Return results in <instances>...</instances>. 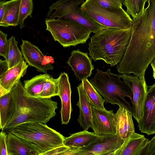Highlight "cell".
I'll return each instance as SVG.
<instances>
[{"mask_svg": "<svg viewBox=\"0 0 155 155\" xmlns=\"http://www.w3.org/2000/svg\"><path fill=\"white\" fill-rule=\"evenodd\" d=\"M15 105V113L4 130L8 132L21 124H46L56 115L57 102L51 98L35 97L27 94L20 80L12 89Z\"/></svg>", "mask_w": 155, "mask_h": 155, "instance_id": "1", "label": "cell"}, {"mask_svg": "<svg viewBox=\"0 0 155 155\" xmlns=\"http://www.w3.org/2000/svg\"><path fill=\"white\" fill-rule=\"evenodd\" d=\"M132 31V25L126 29H104L95 33L88 43L91 59L103 60L111 66L117 64L125 53Z\"/></svg>", "mask_w": 155, "mask_h": 155, "instance_id": "2", "label": "cell"}, {"mask_svg": "<svg viewBox=\"0 0 155 155\" xmlns=\"http://www.w3.org/2000/svg\"><path fill=\"white\" fill-rule=\"evenodd\" d=\"M96 71L94 77L90 80V82L103 97L106 103L117 104L126 109L133 116L132 106L125 99V97H129L132 103V92L126 83L120 80V74L112 73L110 68L106 72L98 69Z\"/></svg>", "mask_w": 155, "mask_h": 155, "instance_id": "3", "label": "cell"}, {"mask_svg": "<svg viewBox=\"0 0 155 155\" xmlns=\"http://www.w3.org/2000/svg\"><path fill=\"white\" fill-rule=\"evenodd\" d=\"M12 133L26 141L39 155L63 145L65 137L45 124L27 122L14 128Z\"/></svg>", "mask_w": 155, "mask_h": 155, "instance_id": "4", "label": "cell"}, {"mask_svg": "<svg viewBox=\"0 0 155 155\" xmlns=\"http://www.w3.org/2000/svg\"><path fill=\"white\" fill-rule=\"evenodd\" d=\"M45 23L46 30L50 32L55 41L64 48L86 43L91 32L85 26L71 20L46 18Z\"/></svg>", "mask_w": 155, "mask_h": 155, "instance_id": "5", "label": "cell"}, {"mask_svg": "<svg viewBox=\"0 0 155 155\" xmlns=\"http://www.w3.org/2000/svg\"><path fill=\"white\" fill-rule=\"evenodd\" d=\"M82 12L88 18L106 28H127L132 25L133 19L122 8H107L95 0H85L81 5Z\"/></svg>", "mask_w": 155, "mask_h": 155, "instance_id": "6", "label": "cell"}, {"mask_svg": "<svg viewBox=\"0 0 155 155\" xmlns=\"http://www.w3.org/2000/svg\"><path fill=\"white\" fill-rule=\"evenodd\" d=\"M84 1V0H59L49 7L46 18L71 20L85 26L94 33L106 29L82 12L81 5Z\"/></svg>", "mask_w": 155, "mask_h": 155, "instance_id": "7", "label": "cell"}, {"mask_svg": "<svg viewBox=\"0 0 155 155\" xmlns=\"http://www.w3.org/2000/svg\"><path fill=\"white\" fill-rule=\"evenodd\" d=\"M124 142L117 134L98 137L85 147L73 150L69 148L63 155H112Z\"/></svg>", "mask_w": 155, "mask_h": 155, "instance_id": "8", "label": "cell"}, {"mask_svg": "<svg viewBox=\"0 0 155 155\" xmlns=\"http://www.w3.org/2000/svg\"><path fill=\"white\" fill-rule=\"evenodd\" d=\"M131 89L133 96V116L138 123L141 117L143 104L147 92L148 86L137 76L132 74H120Z\"/></svg>", "mask_w": 155, "mask_h": 155, "instance_id": "9", "label": "cell"}, {"mask_svg": "<svg viewBox=\"0 0 155 155\" xmlns=\"http://www.w3.org/2000/svg\"><path fill=\"white\" fill-rule=\"evenodd\" d=\"M141 132L155 134V83L148 86L141 117L138 123Z\"/></svg>", "mask_w": 155, "mask_h": 155, "instance_id": "10", "label": "cell"}, {"mask_svg": "<svg viewBox=\"0 0 155 155\" xmlns=\"http://www.w3.org/2000/svg\"><path fill=\"white\" fill-rule=\"evenodd\" d=\"M113 111L92 106V122L91 127L98 137L117 134L113 119Z\"/></svg>", "mask_w": 155, "mask_h": 155, "instance_id": "11", "label": "cell"}, {"mask_svg": "<svg viewBox=\"0 0 155 155\" xmlns=\"http://www.w3.org/2000/svg\"><path fill=\"white\" fill-rule=\"evenodd\" d=\"M22 40V44L20 46L21 52L28 65L45 73H47L48 70L54 68L38 47L27 40Z\"/></svg>", "mask_w": 155, "mask_h": 155, "instance_id": "12", "label": "cell"}, {"mask_svg": "<svg viewBox=\"0 0 155 155\" xmlns=\"http://www.w3.org/2000/svg\"><path fill=\"white\" fill-rule=\"evenodd\" d=\"M71 54L67 63L71 67L77 79L82 81L90 77L94 67L87 53L78 49L73 50Z\"/></svg>", "mask_w": 155, "mask_h": 155, "instance_id": "13", "label": "cell"}, {"mask_svg": "<svg viewBox=\"0 0 155 155\" xmlns=\"http://www.w3.org/2000/svg\"><path fill=\"white\" fill-rule=\"evenodd\" d=\"M59 96L61 100L60 111L62 124L67 125L70 120L72 109L71 101V90L68 74L61 73L58 78Z\"/></svg>", "mask_w": 155, "mask_h": 155, "instance_id": "14", "label": "cell"}, {"mask_svg": "<svg viewBox=\"0 0 155 155\" xmlns=\"http://www.w3.org/2000/svg\"><path fill=\"white\" fill-rule=\"evenodd\" d=\"M132 116L129 112L121 107H119L117 112L113 115L117 134L124 141L135 132Z\"/></svg>", "mask_w": 155, "mask_h": 155, "instance_id": "15", "label": "cell"}, {"mask_svg": "<svg viewBox=\"0 0 155 155\" xmlns=\"http://www.w3.org/2000/svg\"><path fill=\"white\" fill-rule=\"evenodd\" d=\"M79 99L77 105L79 109V117L77 120L84 130H87L92 125V105L83 88L82 83L77 87Z\"/></svg>", "mask_w": 155, "mask_h": 155, "instance_id": "16", "label": "cell"}, {"mask_svg": "<svg viewBox=\"0 0 155 155\" xmlns=\"http://www.w3.org/2000/svg\"><path fill=\"white\" fill-rule=\"evenodd\" d=\"M148 141L143 135L134 132L112 155H138Z\"/></svg>", "mask_w": 155, "mask_h": 155, "instance_id": "17", "label": "cell"}, {"mask_svg": "<svg viewBox=\"0 0 155 155\" xmlns=\"http://www.w3.org/2000/svg\"><path fill=\"white\" fill-rule=\"evenodd\" d=\"M7 135V155H39L23 139L10 131Z\"/></svg>", "mask_w": 155, "mask_h": 155, "instance_id": "18", "label": "cell"}, {"mask_svg": "<svg viewBox=\"0 0 155 155\" xmlns=\"http://www.w3.org/2000/svg\"><path fill=\"white\" fill-rule=\"evenodd\" d=\"M28 65L24 61L8 70L0 77V85L10 91L26 73Z\"/></svg>", "mask_w": 155, "mask_h": 155, "instance_id": "19", "label": "cell"}, {"mask_svg": "<svg viewBox=\"0 0 155 155\" xmlns=\"http://www.w3.org/2000/svg\"><path fill=\"white\" fill-rule=\"evenodd\" d=\"M98 137L94 132L84 130L65 137L64 144L71 150L77 149L87 146Z\"/></svg>", "mask_w": 155, "mask_h": 155, "instance_id": "20", "label": "cell"}, {"mask_svg": "<svg viewBox=\"0 0 155 155\" xmlns=\"http://www.w3.org/2000/svg\"><path fill=\"white\" fill-rule=\"evenodd\" d=\"M15 110V105L11 90L0 97V128L2 130L13 116Z\"/></svg>", "mask_w": 155, "mask_h": 155, "instance_id": "21", "label": "cell"}, {"mask_svg": "<svg viewBox=\"0 0 155 155\" xmlns=\"http://www.w3.org/2000/svg\"><path fill=\"white\" fill-rule=\"evenodd\" d=\"M21 0H10L4 16L0 21V26L4 27L16 26L19 25Z\"/></svg>", "mask_w": 155, "mask_h": 155, "instance_id": "22", "label": "cell"}, {"mask_svg": "<svg viewBox=\"0 0 155 155\" xmlns=\"http://www.w3.org/2000/svg\"><path fill=\"white\" fill-rule=\"evenodd\" d=\"M51 77L46 73L24 81V87L27 95L33 97H39L47 80Z\"/></svg>", "mask_w": 155, "mask_h": 155, "instance_id": "23", "label": "cell"}, {"mask_svg": "<svg viewBox=\"0 0 155 155\" xmlns=\"http://www.w3.org/2000/svg\"><path fill=\"white\" fill-rule=\"evenodd\" d=\"M83 88L92 106L105 109L104 106L105 101L87 79L82 81Z\"/></svg>", "mask_w": 155, "mask_h": 155, "instance_id": "24", "label": "cell"}, {"mask_svg": "<svg viewBox=\"0 0 155 155\" xmlns=\"http://www.w3.org/2000/svg\"><path fill=\"white\" fill-rule=\"evenodd\" d=\"M9 48L5 58L9 68H10L24 61V57L18 46V42L14 36L8 39Z\"/></svg>", "mask_w": 155, "mask_h": 155, "instance_id": "25", "label": "cell"}, {"mask_svg": "<svg viewBox=\"0 0 155 155\" xmlns=\"http://www.w3.org/2000/svg\"><path fill=\"white\" fill-rule=\"evenodd\" d=\"M123 4L126 7V12L131 15L134 20L143 13L145 3L143 0H124Z\"/></svg>", "mask_w": 155, "mask_h": 155, "instance_id": "26", "label": "cell"}, {"mask_svg": "<svg viewBox=\"0 0 155 155\" xmlns=\"http://www.w3.org/2000/svg\"><path fill=\"white\" fill-rule=\"evenodd\" d=\"M58 94V78L55 79L51 77L47 80L39 97L51 98Z\"/></svg>", "mask_w": 155, "mask_h": 155, "instance_id": "27", "label": "cell"}, {"mask_svg": "<svg viewBox=\"0 0 155 155\" xmlns=\"http://www.w3.org/2000/svg\"><path fill=\"white\" fill-rule=\"evenodd\" d=\"M33 8L32 0H21L20 7L19 25L21 29L25 27L24 21L28 16L32 18Z\"/></svg>", "mask_w": 155, "mask_h": 155, "instance_id": "28", "label": "cell"}, {"mask_svg": "<svg viewBox=\"0 0 155 155\" xmlns=\"http://www.w3.org/2000/svg\"><path fill=\"white\" fill-rule=\"evenodd\" d=\"M7 34L0 31V55L5 58L9 48V42L7 39Z\"/></svg>", "mask_w": 155, "mask_h": 155, "instance_id": "29", "label": "cell"}, {"mask_svg": "<svg viewBox=\"0 0 155 155\" xmlns=\"http://www.w3.org/2000/svg\"><path fill=\"white\" fill-rule=\"evenodd\" d=\"M101 7L107 8L115 9L122 8V4L120 0H95Z\"/></svg>", "mask_w": 155, "mask_h": 155, "instance_id": "30", "label": "cell"}, {"mask_svg": "<svg viewBox=\"0 0 155 155\" xmlns=\"http://www.w3.org/2000/svg\"><path fill=\"white\" fill-rule=\"evenodd\" d=\"M138 155H155V134L140 151Z\"/></svg>", "mask_w": 155, "mask_h": 155, "instance_id": "31", "label": "cell"}, {"mask_svg": "<svg viewBox=\"0 0 155 155\" xmlns=\"http://www.w3.org/2000/svg\"><path fill=\"white\" fill-rule=\"evenodd\" d=\"M7 136L6 133L2 130L0 133V155H7Z\"/></svg>", "mask_w": 155, "mask_h": 155, "instance_id": "32", "label": "cell"}, {"mask_svg": "<svg viewBox=\"0 0 155 155\" xmlns=\"http://www.w3.org/2000/svg\"><path fill=\"white\" fill-rule=\"evenodd\" d=\"M69 147L64 145L52 149L43 154L44 155H63Z\"/></svg>", "mask_w": 155, "mask_h": 155, "instance_id": "33", "label": "cell"}, {"mask_svg": "<svg viewBox=\"0 0 155 155\" xmlns=\"http://www.w3.org/2000/svg\"><path fill=\"white\" fill-rule=\"evenodd\" d=\"M8 65L6 61L0 60V77L2 76L8 69Z\"/></svg>", "mask_w": 155, "mask_h": 155, "instance_id": "34", "label": "cell"}, {"mask_svg": "<svg viewBox=\"0 0 155 155\" xmlns=\"http://www.w3.org/2000/svg\"><path fill=\"white\" fill-rule=\"evenodd\" d=\"M10 0L7 1H2L0 2V21L3 18L8 4Z\"/></svg>", "mask_w": 155, "mask_h": 155, "instance_id": "35", "label": "cell"}, {"mask_svg": "<svg viewBox=\"0 0 155 155\" xmlns=\"http://www.w3.org/2000/svg\"><path fill=\"white\" fill-rule=\"evenodd\" d=\"M150 64L152 68L153 77L155 82V58Z\"/></svg>", "mask_w": 155, "mask_h": 155, "instance_id": "36", "label": "cell"}, {"mask_svg": "<svg viewBox=\"0 0 155 155\" xmlns=\"http://www.w3.org/2000/svg\"><path fill=\"white\" fill-rule=\"evenodd\" d=\"M10 91H8L0 85V97L6 94Z\"/></svg>", "mask_w": 155, "mask_h": 155, "instance_id": "37", "label": "cell"}, {"mask_svg": "<svg viewBox=\"0 0 155 155\" xmlns=\"http://www.w3.org/2000/svg\"><path fill=\"white\" fill-rule=\"evenodd\" d=\"M120 2H121L122 3V4H123V3H124V0H120Z\"/></svg>", "mask_w": 155, "mask_h": 155, "instance_id": "38", "label": "cell"}, {"mask_svg": "<svg viewBox=\"0 0 155 155\" xmlns=\"http://www.w3.org/2000/svg\"><path fill=\"white\" fill-rule=\"evenodd\" d=\"M144 2L145 3L146 2L148 1V0H143Z\"/></svg>", "mask_w": 155, "mask_h": 155, "instance_id": "39", "label": "cell"}]
</instances>
